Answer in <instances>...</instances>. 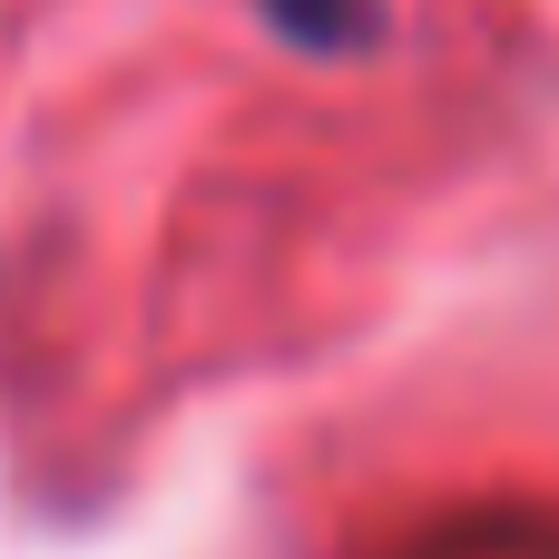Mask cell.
<instances>
[{"mask_svg": "<svg viewBox=\"0 0 559 559\" xmlns=\"http://www.w3.org/2000/svg\"><path fill=\"white\" fill-rule=\"evenodd\" d=\"M265 10H275V29H295V39H314V49H324V39H354V29L373 20V0H265Z\"/></svg>", "mask_w": 559, "mask_h": 559, "instance_id": "obj_1", "label": "cell"}]
</instances>
